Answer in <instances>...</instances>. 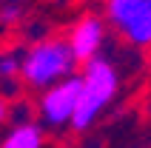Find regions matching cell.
Listing matches in <instances>:
<instances>
[{"instance_id": "obj_1", "label": "cell", "mask_w": 151, "mask_h": 148, "mask_svg": "<svg viewBox=\"0 0 151 148\" xmlns=\"http://www.w3.org/2000/svg\"><path fill=\"white\" fill-rule=\"evenodd\" d=\"M74 68H77V57L68 40L63 37H46L40 43H32L23 54V83L29 88H37V91H46L51 85H57L60 80H68L74 77Z\"/></svg>"}, {"instance_id": "obj_2", "label": "cell", "mask_w": 151, "mask_h": 148, "mask_svg": "<svg viewBox=\"0 0 151 148\" xmlns=\"http://www.w3.org/2000/svg\"><path fill=\"white\" fill-rule=\"evenodd\" d=\"M80 80H83V91H80V106H77L74 123H71L74 131L91 128L97 123V117L109 108V103L117 97L120 88V74L114 63H109L106 57L88 60L80 71Z\"/></svg>"}, {"instance_id": "obj_3", "label": "cell", "mask_w": 151, "mask_h": 148, "mask_svg": "<svg viewBox=\"0 0 151 148\" xmlns=\"http://www.w3.org/2000/svg\"><path fill=\"white\" fill-rule=\"evenodd\" d=\"M80 91H83V80L80 74L60 80L57 85L40 91L37 100V117L46 128H66L74 123L77 106H80Z\"/></svg>"}, {"instance_id": "obj_4", "label": "cell", "mask_w": 151, "mask_h": 148, "mask_svg": "<svg viewBox=\"0 0 151 148\" xmlns=\"http://www.w3.org/2000/svg\"><path fill=\"white\" fill-rule=\"evenodd\" d=\"M106 17L131 46H151V0H106Z\"/></svg>"}, {"instance_id": "obj_5", "label": "cell", "mask_w": 151, "mask_h": 148, "mask_svg": "<svg viewBox=\"0 0 151 148\" xmlns=\"http://www.w3.org/2000/svg\"><path fill=\"white\" fill-rule=\"evenodd\" d=\"M66 40L71 46V51H74L77 63L86 66L88 60L100 57V49H103V43H106V23H103L100 17H94V14H86L71 26V32H68Z\"/></svg>"}, {"instance_id": "obj_6", "label": "cell", "mask_w": 151, "mask_h": 148, "mask_svg": "<svg viewBox=\"0 0 151 148\" xmlns=\"http://www.w3.org/2000/svg\"><path fill=\"white\" fill-rule=\"evenodd\" d=\"M0 148H43V128L37 123L14 125V128L3 137Z\"/></svg>"}, {"instance_id": "obj_7", "label": "cell", "mask_w": 151, "mask_h": 148, "mask_svg": "<svg viewBox=\"0 0 151 148\" xmlns=\"http://www.w3.org/2000/svg\"><path fill=\"white\" fill-rule=\"evenodd\" d=\"M23 49H9V51H0V83H6V85H12V83L20 77V71H23Z\"/></svg>"}, {"instance_id": "obj_8", "label": "cell", "mask_w": 151, "mask_h": 148, "mask_svg": "<svg viewBox=\"0 0 151 148\" xmlns=\"http://www.w3.org/2000/svg\"><path fill=\"white\" fill-rule=\"evenodd\" d=\"M23 20V6L20 3H6V6L0 9V23L3 26H14Z\"/></svg>"}, {"instance_id": "obj_9", "label": "cell", "mask_w": 151, "mask_h": 148, "mask_svg": "<svg viewBox=\"0 0 151 148\" xmlns=\"http://www.w3.org/2000/svg\"><path fill=\"white\" fill-rule=\"evenodd\" d=\"M6 120H12V106H9L6 97H0V125L6 123Z\"/></svg>"}]
</instances>
